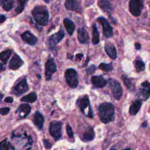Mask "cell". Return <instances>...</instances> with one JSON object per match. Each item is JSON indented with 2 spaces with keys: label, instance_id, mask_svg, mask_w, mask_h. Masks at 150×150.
<instances>
[{
  "label": "cell",
  "instance_id": "ac0fdd59",
  "mask_svg": "<svg viewBox=\"0 0 150 150\" xmlns=\"http://www.w3.org/2000/svg\"><path fill=\"white\" fill-rule=\"evenodd\" d=\"M105 51L108 56L112 59H115L117 57V51L114 45L110 42H107L105 45Z\"/></svg>",
  "mask_w": 150,
  "mask_h": 150
},
{
  "label": "cell",
  "instance_id": "ee69618b",
  "mask_svg": "<svg viewBox=\"0 0 150 150\" xmlns=\"http://www.w3.org/2000/svg\"><path fill=\"white\" fill-rule=\"evenodd\" d=\"M110 150H117V149H110Z\"/></svg>",
  "mask_w": 150,
  "mask_h": 150
},
{
  "label": "cell",
  "instance_id": "9a60e30c",
  "mask_svg": "<svg viewBox=\"0 0 150 150\" xmlns=\"http://www.w3.org/2000/svg\"><path fill=\"white\" fill-rule=\"evenodd\" d=\"M140 94L144 100H147L150 97V83L148 81H145L141 83Z\"/></svg>",
  "mask_w": 150,
  "mask_h": 150
},
{
  "label": "cell",
  "instance_id": "2e32d148",
  "mask_svg": "<svg viewBox=\"0 0 150 150\" xmlns=\"http://www.w3.org/2000/svg\"><path fill=\"white\" fill-rule=\"evenodd\" d=\"M91 83L95 88H102L107 84V80L102 76H94L91 79Z\"/></svg>",
  "mask_w": 150,
  "mask_h": 150
},
{
  "label": "cell",
  "instance_id": "4dcf8cb0",
  "mask_svg": "<svg viewBox=\"0 0 150 150\" xmlns=\"http://www.w3.org/2000/svg\"><path fill=\"white\" fill-rule=\"evenodd\" d=\"M135 67L137 72H140L144 70L145 64L142 60H137L135 62Z\"/></svg>",
  "mask_w": 150,
  "mask_h": 150
},
{
  "label": "cell",
  "instance_id": "7402d4cb",
  "mask_svg": "<svg viewBox=\"0 0 150 150\" xmlns=\"http://www.w3.org/2000/svg\"><path fill=\"white\" fill-rule=\"evenodd\" d=\"M142 105V102L140 100L135 101L131 105L129 109V112L131 115H134L137 114Z\"/></svg>",
  "mask_w": 150,
  "mask_h": 150
},
{
  "label": "cell",
  "instance_id": "f546056e",
  "mask_svg": "<svg viewBox=\"0 0 150 150\" xmlns=\"http://www.w3.org/2000/svg\"><path fill=\"white\" fill-rule=\"evenodd\" d=\"M28 0H18V5L15 9V11L17 13H20L23 10L25 5Z\"/></svg>",
  "mask_w": 150,
  "mask_h": 150
},
{
  "label": "cell",
  "instance_id": "7a4b0ae2",
  "mask_svg": "<svg viewBox=\"0 0 150 150\" xmlns=\"http://www.w3.org/2000/svg\"><path fill=\"white\" fill-rule=\"evenodd\" d=\"M32 13L34 20L40 25L45 26L47 24L49 14L47 8L45 6H36L32 11Z\"/></svg>",
  "mask_w": 150,
  "mask_h": 150
},
{
  "label": "cell",
  "instance_id": "5b68a950",
  "mask_svg": "<svg viewBox=\"0 0 150 150\" xmlns=\"http://www.w3.org/2000/svg\"><path fill=\"white\" fill-rule=\"evenodd\" d=\"M143 9L142 0H130L129 3V9L130 12L135 16L140 15Z\"/></svg>",
  "mask_w": 150,
  "mask_h": 150
},
{
  "label": "cell",
  "instance_id": "7bdbcfd3",
  "mask_svg": "<svg viewBox=\"0 0 150 150\" xmlns=\"http://www.w3.org/2000/svg\"><path fill=\"white\" fill-rule=\"evenodd\" d=\"M122 150H130V148H125V149H124Z\"/></svg>",
  "mask_w": 150,
  "mask_h": 150
},
{
  "label": "cell",
  "instance_id": "e575fe53",
  "mask_svg": "<svg viewBox=\"0 0 150 150\" xmlns=\"http://www.w3.org/2000/svg\"><path fill=\"white\" fill-rule=\"evenodd\" d=\"M66 130H67V133L69 137L70 138H73V132L71 127L69 125H67Z\"/></svg>",
  "mask_w": 150,
  "mask_h": 150
},
{
  "label": "cell",
  "instance_id": "277c9868",
  "mask_svg": "<svg viewBox=\"0 0 150 150\" xmlns=\"http://www.w3.org/2000/svg\"><path fill=\"white\" fill-rule=\"evenodd\" d=\"M108 84L114 98L116 100L120 99L122 95V88L120 83L114 79H110L108 80Z\"/></svg>",
  "mask_w": 150,
  "mask_h": 150
},
{
  "label": "cell",
  "instance_id": "ba28073f",
  "mask_svg": "<svg viewBox=\"0 0 150 150\" xmlns=\"http://www.w3.org/2000/svg\"><path fill=\"white\" fill-rule=\"evenodd\" d=\"M97 21L101 24L103 29V33L105 37L110 38L113 36V29L110 25L108 21L103 17H100L97 19Z\"/></svg>",
  "mask_w": 150,
  "mask_h": 150
},
{
  "label": "cell",
  "instance_id": "8d00e7d4",
  "mask_svg": "<svg viewBox=\"0 0 150 150\" xmlns=\"http://www.w3.org/2000/svg\"><path fill=\"white\" fill-rule=\"evenodd\" d=\"M43 144H44V145L45 146L46 148L47 149H49L52 147V144L49 142V141L48 140H46V139H43Z\"/></svg>",
  "mask_w": 150,
  "mask_h": 150
},
{
  "label": "cell",
  "instance_id": "d6986e66",
  "mask_svg": "<svg viewBox=\"0 0 150 150\" xmlns=\"http://www.w3.org/2000/svg\"><path fill=\"white\" fill-rule=\"evenodd\" d=\"M30 110V106L28 104H22L18 107L17 112H18L20 117L25 118L29 114Z\"/></svg>",
  "mask_w": 150,
  "mask_h": 150
},
{
  "label": "cell",
  "instance_id": "30bf717a",
  "mask_svg": "<svg viewBox=\"0 0 150 150\" xmlns=\"http://www.w3.org/2000/svg\"><path fill=\"white\" fill-rule=\"evenodd\" d=\"M29 90V86L27 84L26 79H23L22 80L18 82L13 88V92L16 95H21L26 93Z\"/></svg>",
  "mask_w": 150,
  "mask_h": 150
},
{
  "label": "cell",
  "instance_id": "b9f144b4",
  "mask_svg": "<svg viewBox=\"0 0 150 150\" xmlns=\"http://www.w3.org/2000/svg\"><path fill=\"white\" fill-rule=\"evenodd\" d=\"M146 124H146V122L145 121V122L142 124V127H145L146 126Z\"/></svg>",
  "mask_w": 150,
  "mask_h": 150
},
{
  "label": "cell",
  "instance_id": "9c48e42d",
  "mask_svg": "<svg viewBox=\"0 0 150 150\" xmlns=\"http://www.w3.org/2000/svg\"><path fill=\"white\" fill-rule=\"evenodd\" d=\"M64 37V33L62 29L59 30L56 33L52 35L49 39L48 45L51 48L54 47Z\"/></svg>",
  "mask_w": 150,
  "mask_h": 150
},
{
  "label": "cell",
  "instance_id": "603a6c76",
  "mask_svg": "<svg viewBox=\"0 0 150 150\" xmlns=\"http://www.w3.org/2000/svg\"><path fill=\"white\" fill-rule=\"evenodd\" d=\"M98 5L106 12H110L112 9L111 4L107 0H98Z\"/></svg>",
  "mask_w": 150,
  "mask_h": 150
},
{
  "label": "cell",
  "instance_id": "8fae6325",
  "mask_svg": "<svg viewBox=\"0 0 150 150\" xmlns=\"http://www.w3.org/2000/svg\"><path fill=\"white\" fill-rule=\"evenodd\" d=\"M22 39L29 45H34L38 42V38L30 31L27 30L21 35Z\"/></svg>",
  "mask_w": 150,
  "mask_h": 150
},
{
  "label": "cell",
  "instance_id": "d6a6232c",
  "mask_svg": "<svg viewBox=\"0 0 150 150\" xmlns=\"http://www.w3.org/2000/svg\"><path fill=\"white\" fill-rule=\"evenodd\" d=\"M9 143L8 142L7 139L3 140L1 143V150H8Z\"/></svg>",
  "mask_w": 150,
  "mask_h": 150
},
{
  "label": "cell",
  "instance_id": "f35d334b",
  "mask_svg": "<svg viewBox=\"0 0 150 150\" xmlns=\"http://www.w3.org/2000/svg\"><path fill=\"white\" fill-rule=\"evenodd\" d=\"M76 58H77L78 59L81 60V58L83 57V54L82 53H78V54H76Z\"/></svg>",
  "mask_w": 150,
  "mask_h": 150
},
{
  "label": "cell",
  "instance_id": "3957f363",
  "mask_svg": "<svg viewBox=\"0 0 150 150\" xmlns=\"http://www.w3.org/2000/svg\"><path fill=\"white\" fill-rule=\"evenodd\" d=\"M65 79L68 86L72 88H75L77 87L79 81L77 78V71L71 68L68 69L65 71Z\"/></svg>",
  "mask_w": 150,
  "mask_h": 150
},
{
  "label": "cell",
  "instance_id": "cb8c5ba5",
  "mask_svg": "<svg viewBox=\"0 0 150 150\" xmlns=\"http://www.w3.org/2000/svg\"><path fill=\"white\" fill-rule=\"evenodd\" d=\"M36 100H37V95L36 93L32 92L23 96L21 100V101L26 102V103H33L36 101Z\"/></svg>",
  "mask_w": 150,
  "mask_h": 150
},
{
  "label": "cell",
  "instance_id": "d4e9b609",
  "mask_svg": "<svg viewBox=\"0 0 150 150\" xmlns=\"http://www.w3.org/2000/svg\"><path fill=\"white\" fill-rule=\"evenodd\" d=\"M92 35H93V38H92L93 43L94 45L98 44L100 42V35H99V33L98 32L96 24H94L93 26Z\"/></svg>",
  "mask_w": 150,
  "mask_h": 150
},
{
  "label": "cell",
  "instance_id": "484cf974",
  "mask_svg": "<svg viewBox=\"0 0 150 150\" xmlns=\"http://www.w3.org/2000/svg\"><path fill=\"white\" fill-rule=\"evenodd\" d=\"M94 132L91 128H88L87 130H86L83 135V140L86 141H91L94 138Z\"/></svg>",
  "mask_w": 150,
  "mask_h": 150
},
{
  "label": "cell",
  "instance_id": "4316f807",
  "mask_svg": "<svg viewBox=\"0 0 150 150\" xmlns=\"http://www.w3.org/2000/svg\"><path fill=\"white\" fill-rule=\"evenodd\" d=\"M12 54V51L9 49L3 51L1 53V60L4 64H6L9 60L10 56H11Z\"/></svg>",
  "mask_w": 150,
  "mask_h": 150
},
{
  "label": "cell",
  "instance_id": "4fadbf2b",
  "mask_svg": "<svg viewBox=\"0 0 150 150\" xmlns=\"http://www.w3.org/2000/svg\"><path fill=\"white\" fill-rule=\"evenodd\" d=\"M77 38L80 43L88 44L90 40V36L87 31L84 28H79L77 30Z\"/></svg>",
  "mask_w": 150,
  "mask_h": 150
},
{
  "label": "cell",
  "instance_id": "ab89813d",
  "mask_svg": "<svg viewBox=\"0 0 150 150\" xmlns=\"http://www.w3.org/2000/svg\"><path fill=\"white\" fill-rule=\"evenodd\" d=\"M6 19V17L5 15H1V19H0V21H1V23H2L4 22Z\"/></svg>",
  "mask_w": 150,
  "mask_h": 150
},
{
  "label": "cell",
  "instance_id": "5bb4252c",
  "mask_svg": "<svg viewBox=\"0 0 150 150\" xmlns=\"http://www.w3.org/2000/svg\"><path fill=\"white\" fill-rule=\"evenodd\" d=\"M77 105L80 110L84 113L86 114V110L90 106V101L87 96H84L80 97L77 100Z\"/></svg>",
  "mask_w": 150,
  "mask_h": 150
},
{
  "label": "cell",
  "instance_id": "1f68e13d",
  "mask_svg": "<svg viewBox=\"0 0 150 150\" xmlns=\"http://www.w3.org/2000/svg\"><path fill=\"white\" fill-rule=\"evenodd\" d=\"M121 79L124 82V84L128 89L130 90L133 87V84L131 80L129 78H128L127 76H126L125 75H122Z\"/></svg>",
  "mask_w": 150,
  "mask_h": 150
},
{
  "label": "cell",
  "instance_id": "836d02e7",
  "mask_svg": "<svg viewBox=\"0 0 150 150\" xmlns=\"http://www.w3.org/2000/svg\"><path fill=\"white\" fill-rule=\"evenodd\" d=\"M96 67L95 65H91L90 66L88 69H86V72L87 74H91L93 73H94V71H96Z\"/></svg>",
  "mask_w": 150,
  "mask_h": 150
},
{
  "label": "cell",
  "instance_id": "74e56055",
  "mask_svg": "<svg viewBox=\"0 0 150 150\" xmlns=\"http://www.w3.org/2000/svg\"><path fill=\"white\" fill-rule=\"evenodd\" d=\"M13 100L12 97H7L5 98V101L8 103H12L13 102Z\"/></svg>",
  "mask_w": 150,
  "mask_h": 150
},
{
  "label": "cell",
  "instance_id": "e0dca14e",
  "mask_svg": "<svg viewBox=\"0 0 150 150\" xmlns=\"http://www.w3.org/2000/svg\"><path fill=\"white\" fill-rule=\"evenodd\" d=\"M64 5L68 10L75 11L78 12H81L80 5L76 0H66Z\"/></svg>",
  "mask_w": 150,
  "mask_h": 150
},
{
  "label": "cell",
  "instance_id": "8992f818",
  "mask_svg": "<svg viewBox=\"0 0 150 150\" xmlns=\"http://www.w3.org/2000/svg\"><path fill=\"white\" fill-rule=\"evenodd\" d=\"M57 70L56 65L54 59L50 57L45 64V77L47 80H50L53 74Z\"/></svg>",
  "mask_w": 150,
  "mask_h": 150
},
{
  "label": "cell",
  "instance_id": "6da1fadb",
  "mask_svg": "<svg viewBox=\"0 0 150 150\" xmlns=\"http://www.w3.org/2000/svg\"><path fill=\"white\" fill-rule=\"evenodd\" d=\"M98 115L101 122L108 123L114 119V107L111 103L101 104L98 108Z\"/></svg>",
  "mask_w": 150,
  "mask_h": 150
},
{
  "label": "cell",
  "instance_id": "52a82bcc",
  "mask_svg": "<svg viewBox=\"0 0 150 150\" xmlns=\"http://www.w3.org/2000/svg\"><path fill=\"white\" fill-rule=\"evenodd\" d=\"M62 124L60 122L53 121L50 123V134L55 139H58L62 137Z\"/></svg>",
  "mask_w": 150,
  "mask_h": 150
},
{
  "label": "cell",
  "instance_id": "ffe728a7",
  "mask_svg": "<svg viewBox=\"0 0 150 150\" xmlns=\"http://www.w3.org/2000/svg\"><path fill=\"white\" fill-rule=\"evenodd\" d=\"M33 122L37 128L42 129L43 126L44 117L39 112L36 111L33 115Z\"/></svg>",
  "mask_w": 150,
  "mask_h": 150
},
{
  "label": "cell",
  "instance_id": "d590c367",
  "mask_svg": "<svg viewBox=\"0 0 150 150\" xmlns=\"http://www.w3.org/2000/svg\"><path fill=\"white\" fill-rule=\"evenodd\" d=\"M1 114L2 115H6L9 113L10 111V108L9 107H2L1 108Z\"/></svg>",
  "mask_w": 150,
  "mask_h": 150
},
{
  "label": "cell",
  "instance_id": "44dd1931",
  "mask_svg": "<svg viewBox=\"0 0 150 150\" xmlns=\"http://www.w3.org/2000/svg\"><path fill=\"white\" fill-rule=\"evenodd\" d=\"M63 24L64 25L65 28L66 29L67 33L70 36L73 35L76 27L74 22L70 19L66 18L63 19Z\"/></svg>",
  "mask_w": 150,
  "mask_h": 150
},
{
  "label": "cell",
  "instance_id": "f1b7e54d",
  "mask_svg": "<svg viewBox=\"0 0 150 150\" xmlns=\"http://www.w3.org/2000/svg\"><path fill=\"white\" fill-rule=\"evenodd\" d=\"M98 69L105 72H109L113 69V67L111 64H107L105 63H101L98 66Z\"/></svg>",
  "mask_w": 150,
  "mask_h": 150
},
{
  "label": "cell",
  "instance_id": "83f0119b",
  "mask_svg": "<svg viewBox=\"0 0 150 150\" xmlns=\"http://www.w3.org/2000/svg\"><path fill=\"white\" fill-rule=\"evenodd\" d=\"M15 0H1V6L4 10L8 11L13 6Z\"/></svg>",
  "mask_w": 150,
  "mask_h": 150
},
{
  "label": "cell",
  "instance_id": "f6af8a7d",
  "mask_svg": "<svg viewBox=\"0 0 150 150\" xmlns=\"http://www.w3.org/2000/svg\"><path fill=\"white\" fill-rule=\"evenodd\" d=\"M149 111H150V108H149Z\"/></svg>",
  "mask_w": 150,
  "mask_h": 150
},
{
  "label": "cell",
  "instance_id": "60d3db41",
  "mask_svg": "<svg viewBox=\"0 0 150 150\" xmlns=\"http://www.w3.org/2000/svg\"><path fill=\"white\" fill-rule=\"evenodd\" d=\"M135 48H136L137 50H139V49H141V45H140L139 43H135Z\"/></svg>",
  "mask_w": 150,
  "mask_h": 150
},
{
  "label": "cell",
  "instance_id": "7c38bea8",
  "mask_svg": "<svg viewBox=\"0 0 150 150\" xmlns=\"http://www.w3.org/2000/svg\"><path fill=\"white\" fill-rule=\"evenodd\" d=\"M23 64V61L22 59L17 54H15L9 62V67L12 70H16Z\"/></svg>",
  "mask_w": 150,
  "mask_h": 150
}]
</instances>
